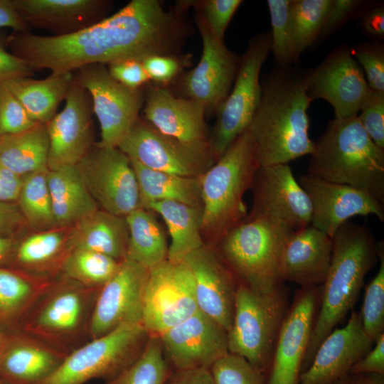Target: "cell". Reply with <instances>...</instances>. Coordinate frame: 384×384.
<instances>
[{"mask_svg": "<svg viewBox=\"0 0 384 384\" xmlns=\"http://www.w3.org/2000/svg\"><path fill=\"white\" fill-rule=\"evenodd\" d=\"M184 37L182 19L174 10H166L158 0H132L112 16L73 34L14 32L7 36V47L33 71L74 73L92 64L176 55Z\"/></svg>", "mask_w": 384, "mask_h": 384, "instance_id": "obj_1", "label": "cell"}, {"mask_svg": "<svg viewBox=\"0 0 384 384\" xmlns=\"http://www.w3.org/2000/svg\"><path fill=\"white\" fill-rule=\"evenodd\" d=\"M309 97L305 75L284 67L261 83L257 107L246 129L260 166L288 164L311 155L315 142L309 137Z\"/></svg>", "mask_w": 384, "mask_h": 384, "instance_id": "obj_2", "label": "cell"}, {"mask_svg": "<svg viewBox=\"0 0 384 384\" xmlns=\"http://www.w3.org/2000/svg\"><path fill=\"white\" fill-rule=\"evenodd\" d=\"M332 238V254L321 284V304L305 353L302 373L314 353L336 325L352 311L364 279L378 260L380 241L366 226L347 221Z\"/></svg>", "mask_w": 384, "mask_h": 384, "instance_id": "obj_3", "label": "cell"}, {"mask_svg": "<svg viewBox=\"0 0 384 384\" xmlns=\"http://www.w3.org/2000/svg\"><path fill=\"white\" fill-rule=\"evenodd\" d=\"M310 156L308 174L359 188L384 203V149L357 116L331 120Z\"/></svg>", "mask_w": 384, "mask_h": 384, "instance_id": "obj_4", "label": "cell"}, {"mask_svg": "<svg viewBox=\"0 0 384 384\" xmlns=\"http://www.w3.org/2000/svg\"><path fill=\"white\" fill-rule=\"evenodd\" d=\"M259 166L251 138L245 130L200 176L202 235L218 242L245 219L243 196L251 188Z\"/></svg>", "mask_w": 384, "mask_h": 384, "instance_id": "obj_5", "label": "cell"}, {"mask_svg": "<svg viewBox=\"0 0 384 384\" xmlns=\"http://www.w3.org/2000/svg\"><path fill=\"white\" fill-rule=\"evenodd\" d=\"M100 289L87 287L62 274L54 278L19 329L68 354L90 340V319Z\"/></svg>", "mask_w": 384, "mask_h": 384, "instance_id": "obj_6", "label": "cell"}, {"mask_svg": "<svg viewBox=\"0 0 384 384\" xmlns=\"http://www.w3.org/2000/svg\"><path fill=\"white\" fill-rule=\"evenodd\" d=\"M292 232L262 219L245 218L218 242L219 255L240 283L270 293L284 284L280 261Z\"/></svg>", "mask_w": 384, "mask_h": 384, "instance_id": "obj_7", "label": "cell"}, {"mask_svg": "<svg viewBox=\"0 0 384 384\" xmlns=\"http://www.w3.org/2000/svg\"><path fill=\"white\" fill-rule=\"evenodd\" d=\"M288 294L284 284L270 293L255 292L242 283L237 287L228 351L265 374L289 309Z\"/></svg>", "mask_w": 384, "mask_h": 384, "instance_id": "obj_8", "label": "cell"}, {"mask_svg": "<svg viewBox=\"0 0 384 384\" xmlns=\"http://www.w3.org/2000/svg\"><path fill=\"white\" fill-rule=\"evenodd\" d=\"M149 336L142 324H127L69 353L43 384H84L112 379L140 355Z\"/></svg>", "mask_w": 384, "mask_h": 384, "instance_id": "obj_9", "label": "cell"}, {"mask_svg": "<svg viewBox=\"0 0 384 384\" xmlns=\"http://www.w3.org/2000/svg\"><path fill=\"white\" fill-rule=\"evenodd\" d=\"M270 52V33L252 37L240 58L232 88L218 108L216 120L210 136L213 156L216 161L247 128L261 95L260 75Z\"/></svg>", "mask_w": 384, "mask_h": 384, "instance_id": "obj_10", "label": "cell"}, {"mask_svg": "<svg viewBox=\"0 0 384 384\" xmlns=\"http://www.w3.org/2000/svg\"><path fill=\"white\" fill-rule=\"evenodd\" d=\"M87 92L101 130L102 146L117 147L139 118L144 103L141 88L132 89L114 80L106 65L92 64L74 72Z\"/></svg>", "mask_w": 384, "mask_h": 384, "instance_id": "obj_11", "label": "cell"}, {"mask_svg": "<svg viewBox=\"0 0 384 384\" xmlns=\"http://www.w3.org/2000/svg\"><path fill=\"white\" fill-rule=\"evenodd\" d=\"M198 311L193 277L183 261L166 260L149 270L142 319L149 335L159 336Z\"/></svg>", "mask_w": 384, "mask_h": 384, "instance_id": "obj_12", "label": "cell"}, {"mask_svg": "<svg viewBox=\"0 0 384 384\" xmlns=\"http://www.w3.org/2000/svg\"><path fill=\"white\" fill-rule=\"evenodd\" d=\"M75 166L102 210L125 217L140 208L135 172L129 157L118 147L95 144Z\"/></svg>", "mask_w": 384, "mask_h": 384, "instance_id": "obj_13", "label": "cell"}, {"mask_svg": "<svg viewBox=\"0 0 384 384\" xmlns=\"http://www.w3.org/2000/svg\"><path fill=\"white\" fill-rule=\"evenodd\" d=\"M251 188L253 207L247 218H260L294 231L311 225L310 200L288 164L259 166Z\"/></svg>", "mask_w": 384, "mask_h": 384, "instance_id": "obj_14", "label": "cell"}, {"mask_svg": "<svg viewBox=\"0 0 384 384\" xmlns=\"http://www.w3.org/2000/svg\"><path fill=\"white\" fill-rule=\"evenodd\" d=\"M321 294V285L296 292L280 329L267 384H299Z\"/></svg>", "mask_w": 384, "mask_h": 384, "instance_id": "obj_15", "label": "cell"}, {"mask_svg": "<svg viewBox=\"0 0 384 384\" xmlns=\"http://www.w3.org/2000/svg\"><path fill=\"white\" fill-rule=\"evenodd\" d=\"M149 270L128 258L99 290L92 311L89 339L127 324H142L144 289Z\"/></svg>", "mask_w": 384, "mask_h": 384, "instance_id": "obj_16", "label": "cell"}, {"mask_svg": "<svg viewBox=\"0 0 384 384\" xmlns=\"http://www.w3.org/2000/svg\"><path fill=\"white\" fill-rule=\"evenodd\" d=\"M117 147L148 169L183 176L198 178L215 162L139 117Z\"/></svg>", "mask_w": 384, "mask_h": 384, "instance_id": "obj_17", "label": "cell"}, {"mask_svg": "<svg viewBox=\"0 0 384 384\" xmlns=\"http://www.w3.org/2000/svg\"><path fill=\"white\" fill-rule=\"evenodd\" d=\"M196 23L202 39L201 57L197 65L181 79L180 87L186 98L201 103L206 114H212L232 88L240 58L226 47L223 40L210 33L198 14Z\"/></svg>", "mask_w": 384, "mask_h": 384, "instance_id": "obj_18", "label": "cell"}, {"mask_svg": "<svg viewBox=\"0 0 384 384\" xmlns=\"http://www.w3.org/2000/svg\"><path fill=\"white\" fill-rule=\"evenodd\" d=\"M305 80L311 100H326L336 119L357 116L370 90L363 70L344 46L334 50Z\"/></svg>", "mask_w": 384, "mask_h": 384, "instance_id": "obj_19", "label": "cell"}, {"mask_svg": "<svg viewBox=\"0 0 384 384\" xmlns=\"http://www.w3.org/2000/svg\"><path fill=\"white\" fill-rule=\"evenodd\" d=\"M65 100L63 110L46 124L48 170L75 166L95 144L91 98L75 79Z\"/></svg>", "mask_w": 384, "mask_h": 384, "instance_id": "obj_20", "label": "cell"}, {"mask_svg": "<svg viewBox=\"0 0 384 384\" xmlns=\"http://www.w3.org/2000/svg\"><path fill=\"white\" fill-rule=\"evenodd\" d=\"M159 336L172 371L208 370L229 352L228 331L200 311Z\"/></svg>", "mask_w": 384, "mask_h": 384, "instance_id": "obj_21", "label": "cell"}, {"mask_svg": "<svg viewBox=\"0 0 384 384\" xmlns=\"http://www.w3.org/2000/svg\"><path fill=\"white\" fill-rule=\"evenodd\" d=\"M298 182L311 202V225L331 238L342 225L356 215H373L384 221L383 203L363 190L330 182L308 173L301 175Z\"/></svg>", "mask_w": 384, "mask_h": 384, "instance_id": "obj_22", "label": "cell"}, {"mask_svg": "<svg viewBox=\"0 0 384 384\" xmlns=\"http://www.w3.org/2000/svg\"><path fill=\"white\" fill-rule=\"evenodd\" d=\"M143 112L145 121L161 133L213 158L205 119L206 112L201 103L176 97L164 87L152 86L144 97Z\"/></svg>", "mask_w": 384, "mask_h": 384, "instance_id": "obj_23", "label": "cell"}, {"mask_svg": "<svg viewBox=\"0 0 384 384\" xmlns=\"http://www.w3.org/2000/svg\"><path fill=\"white\" fill-rule=\"evenodd\" d=\"M374 343L363 329L360 312L352 311L347 324L321 342L299 384H331L348 373Z\"/></svg>", "mask_w": 384, "mask_h": 384, "instance_id": "obj_24", "label": "cell"}, {"mask_svg": "<svg viewBox=\"0 0 384 384\" xmlns=\"http://www.w3.org/2000/svg\"><path fill=\"white\" fill-rule=\"evenodd\" d=\"M182 261L192 273L198 310L228 332L238 285L235 275L220 256L206 245L188 254Z\"/></svg>", "mask_w": 384, "mask_h": 384, "instance_id": "obj_25", "label": "cell"}, {"mask_svg": "<svg viewBox=\"0 0 384 384\" xmlns=\"http://www.w3.org/2000/svg\"><path fill=\"white\" fill-rule=\"evenodd\" d=\"M28 27L53 36L73 34L105 18L112 5L107 0H11Z\"/></svg>", "mask_w": 384, "mask_h": 384, "instance_id": "obj_26", "label": "cell"}, {"mask_svg": "<svg viewBox=\"0 0 384 384\" xmlns=\"http://www.w3.org/2000/svg\"><path fill=\"white\" fill-rule=\"evenodd\" d=\"M67 355L18 329L11 334H4L0 378L9 384H43Z\"/></svg>", "mask_w": 384, "mask_h": 384, "instance_id": "obj_27", "label": "cell"}, {"mask_svg": "<svg viewBox=\"0 0 384 384\" xmlns=\"http://www.w3.org/2000/svg\"><path fill=\"white\" fill-rule=\"evenodd\" d=\"M332 246V238L311 225L292 232L281 257L283 282L301 287L321 285L330 265Z\"/></svg>", "mask_w": 384, "mask_h": 384, "instance_id": "obj_28", "label": "cell"}, {"mask_svg": "<svg viewBox=\"0 0 384 384\" xmlns=\"http://www.w3.org/2000/svg\"><path fill=\"white\" fill-rule=\"evenodd\" d=\"M68 240L71 249L100 252L122 262L127 253L129 231L124 217L97 209L75 224Z\"/></svg>", "mask_w": 384, "mask_h": 384, "instance_id": "obj_29", "label": "cell"}, {"mask_svg": "<svg viewBox=\"0 0 384 384\" xmlns=\"http://www.w3.org/2000/svg\"><path fill=\"white\" fill-rule=\"evenodd\" d=\"M75 80L74 73H51L42 80L31 77L12 79L4 84L36 123L47 124L57 114L60 103Z\"/></svg>", "mask_w": 384, "mask_h": 384, "instance_id": "obj_30", "label": "cell"}, {"mask_svg": "<svg viewBox=\"0 0 384 384\" xmlns=\"http://www.w3.org/2000/svg\"><path fill=\"white\" fill-rule=\"evenodd\" d=\"M47 181L57 226L75 225L98 209L76 166L48 170Z\"/></svg>", "mask_w": 384, "mask_h": 384, "instance_id": "obj_31", "label": "cell"}, {"mask_svg": "<svg viewBox=\"0 0 384 384\" xmlns=\"http://www.w3.org/2000/svg\"><path fill=\"white\" fill-rule=\"evenodd\" d=\"M144 208L158 213L166 225L171 237L167 260L182 261L188 254L205 245L202 209L169 201L151 202Z\"/></svg>", "mask_w": 384, "mask_h": 384, "instance_id": "obj_32", "label": "cell"}, {"mask_svg": "<svg viewBox=\"0 0 384 384\" xmlns=\"http://www.w3.org/2000/svg\"><path fill=\"white\" fill-rule=\"evenodd\" d=\"M49 138L46 124L0 137V164L23 177L48 170Z\"/></svg>", "mask_w": 384, "mask_h": 384, "instance_id": "obj_33", "label": "cell"}, {"mask_svg": "<svg viewBox=\"0 0 384 384\" xmlns=\"http://www.w3.org/2000/svg\"><path fill=\"white\" fill-rule=\"evenodd\" d=\"M130 161L138 183L141 208L151 202L169 201L202 209L200 177L155 171L134 160Z\"/></svg>", "mask_w": 384, "mask_h": 384, "instance_id": "obj_34", "label": "cell"}, {"mask_svg": "<svg viewBox=\"0 0 384 384\" xmlns=\"http://www.w3.org/2000/svg\"><path fill=\"white\" fill-rule=\"evenodd\" d=\"M53 279L0 268V324L19 329L23 318Z\"/></svg>", "mask_w": 384, "mask_h": 384, "instance_id": "obj_35", "label": "cell"}, {"mask_svg": "<svg viewBox=\"0 0 384 384\" xmlns=\"http://www.w3.org/2000/svg\"><path fill=\"white\" fill-rule=\"evenodd\" d=\"M124 218L129 231L126 258L149 270L167 260L166 236L151 210L140 207Z\"/></svg>", "mask_w": 384, "mask_h": 384, "instance_id": "obj_36", "label": "cell"}, {"mask_svg": "<svg viewBox=\"0 0 384 384\" xmlns=\"http://www.w3.org/2000/svg\"><path fill=\"white\" fill-rule=\"evenodd\" d=\"M68 239L54 229L31 235L16 248V262L27 272L36 275L60 273L63 262L71 250Z\"/></svg>", "mask_w": 384, "mask_h": 384, "instance_id": "obj_37", "label": "cell"}, {"mask_svg": "<svg viewBox=\"0 0 384 384\" xmlns=\"http://www.w3.org/2000/svg\"><path fill=\"white\" fill-rule=\"evenodd\" d=\"M120 263L100 252L73 248L63 260L60 273L87 287L100 289L114 275Z\"/></svg>", "mask_w": 384, "mask_h": 384, "instance_id": "obj_38", "label": "cell"}, {"mask_svg": "<svg viewBox=\"0 0 384 384\" xmlns=\"http://www.w3.org/2000/svg\"><path fill=\"white\" fill-rule=\"evenodd\" d=\"M48 170L34 172L22 177L18 200L25 220L34 229L41 231L57 227L47 181Z\"/></svg>", "mask_w": 384, "mask_h": 384, "instance_id": "obj_39", "label": "cell"}, {"mask_svg": "<svg viewBox=\"0 0 384 384\" xmlns=\"http://www.w3.org/2000/svg\"><path fill=\"white\" fill-rule=\"evenodd\" d=\"M171 372L160 337L149 335L138 358L105 384H165Z\"/></svg>", "mask_w": 384, "mask_h": 384, "instance_id": "obj_40", "label": "cell"}, {"mask_svg": "<svg viewBox=\"0 0 384 384\" xmlns=\"http://www.w3.org/2000/svg\"><path fill=\"white\" fill-rule=\"evenodd\" d=\"M331 0H292L291 20L297 55L320 35Z\"/></svg>", "mask_w": 384, "mask_h": 384, "instance_id": "obj_41", "label": "cell"}, {"mask_svg": "<svg viewBox=\"0 0 384 384\" xmlns=\"http://www.w3.org/2000/svg\"><path fill=\"white\" fill-rule=\"evenodd\" d=\"M292 0H268L271 27L270 51L275 60L282 67L289 65L297 60L294 46L292 20Z\"/></svg>", "mask_w": 384, "mask_h": 384, "instance_id": "obj_42", "label": "cell"}, {"mask_svg": "<svg viewBox=\"0 0 384 384\" xmlns=\"http://www.w3.org/2000/svg\"><path fill=\"white\" fill-rule=\"evenodd\" d=\"M379 269L366 285L360 311L366 334L374 341L384 334V243L380 241Z\"/></svg>", "mask_w": 384, "mask_h": 384, "instance_id": "obj_43", "label": "cell"}, {"mask_svg": "<svg viewBox=\"0 0 384 384\" xmlns=\"http://www.w3.org/2000/svg\"><path fill=\"white\" fill-rule=\"evenodd\" d=\"M214 384H267V374L245 358L228 352L208 369Z\"/></svg>", "mask_w": 384, "mask_h": 384, "instance_id": "obj_44", "label": "cell"}, {"mask_svg": "<svg viewBox=\"0 0 384 384\" xmlns=\"http://www.w3.org/2000/svg\"><path fill=\"white\" fill-rule=\"evenodd\" d=\"M36 124L6 85L0 84V137L22 132Z\"/></svg>", "mask_w": 384, "mask_h": 384, "instance_id": "obj_45", "label": "cell"}, {"mask_svg": "<svg viewBox=\"0 0 384 384\" xmlns=\"http://www.w3.org/2000/svg\"><path fill=\"white\" fill-rule=\"evenodd\" d=\"M242 3L241 0H204L194 4L196 14L210 33L216 38L223 40L225 30Z\"/></svg>", "mask_w": 384, "mask_h": 384, "instance_id": "obj_46", "label": "cell"}, {"mask_svg": "<svg viewBox=\"0 0 384 384\" xmlns=\"http://www.w3.org/2000/svg\"><path fill=\"white\" fill-rule=\"evenodd\" d=\"M353 58L361 65L370 90L384 92V47L381 43H364L351 49Z\"/></svg>", "mask_w": 384, "mask_h": 384, "instance_id": "obj_47", "label": "cell"}, {"mask_svg": "<svg viewBox=\"0 0 384 384\" xmlns=\"http://www.w3.org/2000/svg\"><path fill=\"white\" fill-rule=\"evenodd\" d=\"M357 117L373 142L384 149V92L369 90Z\"/></svg>", "mask_w": 384, "mask_h": 384, "instance_id": "obj_48", "label": "cell"}, {"mask_svg": "<svg viewBox=\"0 0 384 384\" xmlns=\"http://www.w3.org/2000/svg\"><path fill=\"white\" fill-rule=\"evenodd\" d=\"M188 58L182 55H154L142 61L150 80L159 85H166L178 75L187 65Z\"/></svg>", "mask_w": 384, "mask_h": 384, "instance_id": "obj_49", "label": "cell"}, {"mask_svg": "<svg viewBox=\"0 0 384 384\" xmlns=\"http://www.w3.org/2000/svg\"><path fill=\"white\" fill-rule=\"evenodd\" d=\"M107 68L114 80L129 88L139 89L150 80L139 60H122L110 63Z\"/></svg>", "mask_w": 384, "mask_h": 384, "instance_id": "obj_50", "label": "cell"}, {"mask_svg": "<svg viewBox=\"0 0 384 384\" xmlns=\"http://www.w3.org/2000/svg\"><path fill=\"white\" fill-rule=\"evenodd\" d=\"M7 37L0 35V84L12 79L31 77L33 70L26 62L7 50Z\"/></svg>", "mask_w": 384, "mask_h": 384, "instance_id": "obj_51", "label": "cell"}, {"mask_svg": "<svg viewBox=\"0 0 384 384\" xmlns=\"http://www.w3.org/2000/svg\"><path fill=\"white\" fill-rule=\"evenodd\" d=\"M363 1L358 0H331L320 35H329L341 26L361 7Z\"/></svg>", "mask_w": 384, "mask_h": 384, "instance_id": "obj_52", "label": "cell"}, {"mask_svg": "<svg viewBox=\"0 0 384 384\" xmlns=\"http://www.w3.org/2000/svg\"><path fill=\"white\" fill-rule=\"evenodd\" d=\"M349 373L384 375V334L375 341L371 349L352 367Z\"/></svg>", "mask_w": 384, "mask_h": 384, "instance_id": "obj_53", "label": "cell"}, {"mask_svg": "<svg viewBox=\"0 0 384 384\" xmlns=\"http://www.w3.org/2000/svg\"><path fill=\"white\" fill-rule=\"evenodd\" d=\"M24 218L16 206L0 201V235L11 234L22 223Z\"/></svg>", "mask_w": 384, "mask_h": 384, "instance_id": "obj_54", "label": "cell"}, {"mask_svg": "<svg viewBox=\"0 0 384 384\" xmlns=\"http://www.w3.org/2000/svg\"><path fill=\"white\" fill-rule=\"evenodd\" d=\"M22 177L0 164V201L12 202L18 200Z\"/></svg>", "mask_w": 384, "mask_h": 384, "instance_id": "obj_55", "label": "cell"}, {"mask_svg": "<svg viewBox=\"0 0 384 384\" xmlns=\"http://www.w3.org/2000/svg\"><path fill=\"white\" fill-rule=\"evenodd\" d=\"M165 384H214L207 369L172 371Z\"/></svg>", "mask_w": 384, "mask_h": 384, "instance_id": "obj_56", "label": "cell"}, {"mask_svg": "<svg viewBox=\"0 0 384 384\" xmlns=\"http://www.w3.org/2000/svg\"><path fill=\"white\" fill-rule=\"evenodd\" d=\"M361 27L363 31L370 36L377 38H383V6H375L366 11L361 19Z\"/></svg>", "mask_w": 384, "mask_h": 384, "instance_id": "obj_57", "label": "cell"}, {"mask_svg": "<svg viewBox=\"0 0 384 384\" xmlns=\"http://www.w3.org/2000/svg\"><path fill=\"white\" fill-rule=\"evenodd\" d=\"M4 27L11 28L14 32H29V28L18 16L11 0H0V28Z\"/></svg>", "mask_w": 384, "mask_h": 384, "instance_id": "obj_58", "label": "cell"}, {"mask_svg": "<svg viewBox=\"0 0 384 384\" xmlns=\"http://www.w3.org/2000/svg\"><path fill=\"white\" fill-rule=\"evenodd\" d=\"M331 384H384V375L377 373H348Z\"/></svg>", "mask_w": 384, "mask_h": 384, "instance_id": "obj_59", "label": "cell"}, {"mask_svg": "<svg viewBox=\"0 0 384 384\" xmlns=\"http://www.w3.org/2000/svg\"><path fill=\"white\" fill-rule=\"evenodd\" d=\"M13 240L11 238L0 235V263L6 261L11 255Z\"/></svg>", "mask_w": 384, "mask_h": 384, "instance_id": "obj_60", "label": "cell"}, {"mask_svg": "<svg viewBox=\"0 0 384 384\" xmlns=\"http://www.w3.org/2000/svg\"><path fill=\"white\" fill-rule=\"evenodd\" d=\"M4 339V334L0 331V353L2 349Z\"/></svg>", "mask_w": 384, "mask_h": 384, "instance_id": "obj_61", "label": "cell"}, {"mask_svg": "<svg viewBox=\"0 0 384 384\" xmlns=\"http://www.w3.org/2000/svg\"><path fill=\"white\" fill-rule=\"evenodd\" d=\"M0 384H9V383H7L6 382H5L4 380L0 378Z\"/></svg>", "mask_w": 384, "mask_h": 384, "instance_id": "obj_62", "label": "cell"}]
</instances>
